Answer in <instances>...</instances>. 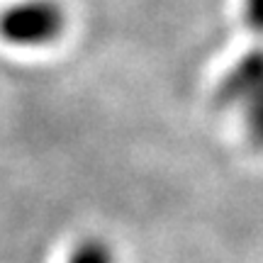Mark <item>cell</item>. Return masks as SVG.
<instances>
[{"label":"cell","instance_id":"obj_4","mask_svg":"<svg viewBox=\"0 0 263 263\" xmlns=\"http://www.w3.org/2000/svg\"><path fill=\"white\" fill-rule=\"evenodd\" d=\"M244 20L249 32L263 42V0H244Z\"/></svg>","mask_w":263,"mask_h":263},{"label":"cell","instance_id":"obj_2","mask_svg":"<svg viewBox=\"0 0 263 263\" xmlns=\"http://www.w3.org/2000/svg\"><path fill=\"white\" fill-rule=\"evenodd\" d=\"M263 93V42H256L254 47L239 59L217 88V103L222 107L239 110L251 98Z\"/></svg>","mask_w":263,"mask_h":263},{"label":"cell","instance_id":"obj_1","mask_svg":"<svg viewBox=\"0 0 263 263\" xmlns=\"http://www.w3.org/2000/svg\"><path fill=\"white\" fill-rule=\"evenodd\" d=\"M66 27L64 8L54 0H22L0 12V37L15 47L49 44Z\"/></svg>","mask_w":263,"mask_h":263},{"label":"cell","instance_id":"obj_3","mask_svg":"<svg viewBox=\"0 0 263 263\" xmlns=\"http://www.w3.org/2000/svg\"><path fill=\"white\" fill-rule=\"evenodd\" d=\"M68 263H115L112 249L100 239H88L81 246H76Z\"/></svg>","mask_w":263,"mask_h":263}]
</instances>
